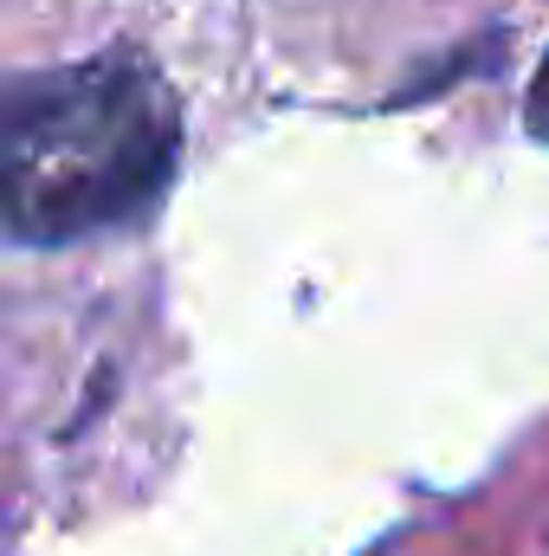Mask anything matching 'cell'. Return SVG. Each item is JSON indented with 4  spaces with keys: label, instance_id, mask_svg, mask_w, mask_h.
Instances as JSON below:
<instances>
[{
    "label": "cell",
    "instance_id": "7a4b0ae2",
    "mask_svg": "<svg viewBox=\"0 0 549 556\" xmlns=\"http://www.w3.org/2000/svg\"><path fill=\"white\" fill-rule=\"evenodd\" d=\"M524 130L537 142H549V52L537 65V78H531V98H524Z\"/></svg>",
    "mask_w": 549,
    "mask_h": 556
},
{
    "label": "cell",
    "instance_id": "6da1fadb",
    "mask_svg": "<svg viewBox=\"0 0 549 556\" xmlns=\"http://www.w3.org/2000/svg\"><path fill=\"white\" fill-rule=\"evenodd\" d=\"M181 117L142 59H78L7 85V233L13 247H72L149 214L175 175Z\"/></svg>",
    "mask_w": 549,
    "mask_h": 556
}]
</instances>
